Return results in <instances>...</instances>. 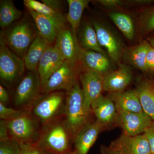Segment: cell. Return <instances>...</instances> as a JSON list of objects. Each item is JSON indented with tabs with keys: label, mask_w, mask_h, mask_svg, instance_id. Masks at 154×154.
Instances as JSON below:
<instances>
[{
	"label": "cell",
	"mask_w": 154,
	"mask_h": 154,
	"mask_svg": "<svg viewBox=\"0 0 154 154\" xmlns=\"http://www.w3.org/2000/svg\"><path fill=\"white\" fill-rule=\"evenodd\" d=\"M33 21L24 17L1 31L0 38L11 51L23 59L30 45L39 34Z\"/></svg>",
	"instance_id": "cell-1"
},
{
	"label": "cell",
	"mask_w": 154,
	"mask_h": 154,
	"mask_svg": "<svg viewBox=\"0 0 154 154\" xmlns=\"http://www.w3.org/2000/svg\"><path fill=\"white\" fill-rule=\"evenodd\" d=\"M72 139L63 118L42 126L37 143L39 147L53 154L71 152Z\"/></svg>",
	"instance_id": "cell-2"
},
{
	"label": "cell",
	"mask_w": 154,
	"mask_h": 154,
	"mask_svg": "<svg viewBox=\"0 0 154 154\" xmlns=\"http://www.w3.org/2000/svg\"><path fill=\"white\" fill-rule=\"evenodd\" d=\"M66 92L65 121L73 140L82 128L92 121V111L88 110L85 103L83 90L78 82Z\"/></svg>",
	"instance_id": "cell-3"
},
{
	"label": "cell",
	"mask_w": 154,
	"mask_h": 154,
	"mask_svg": "<svg viewBox=\"0 0 154 154\" xmlns=\"http://www.w3.org/2000/svg\"><path fill=\"white\" fill-rule=\"evenodd\" d=\"M65 105V91H56L42 94L28 111L41 127L63 118Z\"/></svg>",
	"instance_id": "cell-4"
},
{
	"label": "cell",
	"mask_w": 154,
	"mask_h": 154,
	"mask_svg": "<svg viewBox=\"0 0 154 154\" xmlns=\"http://www.w3.org/2000/svg\"><path fill=\"white\" fill-rule=\"evenodd\" d=\"M5 121L11 140L21 145L35 144L37 143L41 126L29 111L25 110L18 117Z\"/></svg>",
	"instance_id": "cell-5"
},
{
	"label": "cell",
	"mask_w": 154,
	"mask_h": 154,
	"mask_svg": "<svg viewBox=\"0 0 154 154\" xmlns=\"http://www.w3.org/2000/svg\"><path fill=\"white\" fill-rule=\"evenodd\" d=\"M24 60L13 52L0 38V79L7 87L14 85L22 79L25 73Z\"/></svg>",
	"instance_id": "cell-6"
},
{
	"label": "cell",
	"mask_w": 154,
	"mask_h": 154,
	"mask_svg": "<svg viewBox=\"0 0 154 154\" xmlns=\"http://www.w3.org/2000/svg\"><path fill=\"white\" fill-rule=\"evenodd\" d=\"M42 84L37 71H29L18 84L14 95L17 109L29 111L42 95Z\"/></svg>",
	"instance_id": "cell-7"
},
{
	"label": "cell",
	"mask_w": 154,
	"mask_h": 154,
	"mask_svg": "<svg viewBox=\"0 0 154 154\" xmlns=\"http://www.w3.org/2000/svg\"><path fill=\"white\" fill-rule=\"evenodd\" d=\"M80 74L79 67L65 60L42 86V93L69 90L79 82Z\"/></svg>",
	"instance_id": "cell-8"
},
{
	"label": "cell",
	"mask_w": 154,
	"mask_h": 154,
	"mask_svg": "<svg viewBox=\"0 0 154 154\" xmlns=\"http://www.w3.org/2000/svg\"><path fill=\"white\" fill-rule=\"evenodd\" d=\"M153 122L144 112H117L116 124L121 128L125 134L135 136L143 134Z\"/></svg>",
	"instance_id": "cell-9"
},
{
	"label": "cell",
	"mask_w": 154,
	"mask_h": 154,
	"mask_svg": "<svg viewBox=\"0 0 154 154\" xmlns=\"http://www.w3.org/2000/svg\"><path fill=\"white\" fill-rule=\"evenodd\" d=\"M109 146L122 154H151L149 145L144 133L130 136L122 133Z\"/></svg>",
	"instance_id": "cell-10"
},
{
	"label": "cell",
	"mask_w": 154,
	"mask_h": 154,
	"mask_svg": "<svg viewBox=\"0 0 154 154\" xmlns=\"http://www.w3.org/2000/svg\"><path fill=\"white\" fill-rule=\"evenodd\" d=\"M79 64L83 71L93 72L104 76L110 72V61L105 54L93 51L78 48Z\"/></svg>",
	"instance_id": "cell-11"
},
{
	"label": "cell",
	"mask_w": 154,
	"mask_h": 154,
	"mask_svg": "<svg viewBox=\"0 0 154 154\" xmlns=\"http://www.w3.org/2000/svg\"><path fill=\"white\" fill-rule=\"evenodd\" d=\"M92 23L96 30L100 46L105 48L113 61L119 62L123 53L121 42L119 38L109 28L101 22L94 21Z\"/></svg>",
	"instance_id": "cell-12"
},
{
	"label": "cell",
	"mask_w": 154,
	"mask_h": 154,
	"mask_svg": "<svg viewBox=\"0 0 154 154\" xmlns=\"http://www.w3.org/2000/svg\"><path fill=\"white\" fill-rule=\"evenodd\" d=\"M104 76L93 72L80 73L79 80L82 84L85 105L88 110L92 111L91 105L104 91Z\"/></svg>",
	"instance_id": "cell-13"
},
{
	"label": "cell",
	"mask_w": 154,
	"mask_h": 154,
	"mask_svg": "<svg viewBox=\"0 0 154 154\" xmlns=\"http://www.w3.org/2000/svg\"><path fill=\"white\" fill-rule=\"evenodd\" d=\"M105 127L97 120L92 121L83 127L73 140L75 150L78 154H88Z\"/></svg>",
	"instance_id": "cell-14"
},
{
	"label": "cell",
	"mask_w": 154,
	"mask_h": 154,
	"mask_svg": "<svg viewBox=\"0 0 154 154\" xmlns=\"http://www.w3.org/2000/svg\"><path fill=\"white\" fill-rule=\"evenodd\" d=\"M59 50L55 45H51L44 53L38 63L37 72L42 86L65 61Z\"/></svg>",
	"instance_id": "cell-15"
},
{
	"label": "cell",
	"mask_w": 154,
	"mask_h": 154,
	"mask_svg": "<svg viewBox=\"0 0 154 154\" xmlns=\"http://www.w3.org/2000/svg\"><path fill=\"white\" fill-rule=\"evenodd\" d=\"M133 75L128 66L120 64L114 71L110 72L104 76V91L109 94L123 92L132 81Z\"/></svg>",
	"instance_id": "cell-16"
},
{
	"label": "cell",
	"mask_w": 154,
	"mask_h": 154,
	"mask_svg": "<svg viewBox=\"0 0 154 154\" xmlns=\"http://www.w3.org/2000/svg\"><path fill=\"white\" fill-rule=\"evenodd\" d=\"M54 45L59 50L65 60L78 67V48L80 46L76 41L72 30L66 27L60 31Z\"/></svg>",
	"instance_id": "cell-17"
},
{
	"label": "cell",
	"mask_w": 154,
	"mask_h": 154,
	"mask_svg": "<svg viewBox=\"0 0 154 154\" xmlns=\"http://www.w3.org/2000/svg\"><path fill=\"white\" fill-rule=\"evenodd\" d=\"M91 109L96 120L104 126L116 124L117 111L112 100L101 95L92 103Z\"/></svg>",
	"instance_id": "cell-18"
},
{
	"label": "cell",
	"mask_w": 154,
	"mask_h": 154,
	"mask_svg": "<svg viewBox=\"0 0 154 154\" xmlns=\"http://www.w3.org/2000/svg\"><path fill=\"white\" fill-rule=\"evenodd\" d=\"M28 10L36 25L39 35L50 44L53 45L55 42L60 31L63 28L48 17L32 10Z\"/></svg>",
	"instance_id": "cell-19"
},
{
	"label": "cell",
	"mask_w": 154,
	"mask_h": 154,
	"mask_svg": "<svg viewBox=\"0 0 154 154\" xmlns=\"http://www.w3.org/2000/svg\"><path fill=\"white\" fill-rule=\"evenodd\" d=\"M109 97L114 103L117 112H144L135 90L109 94Z\"/></svg>",
	"instance_id": "cell-20"
},
{
	"label": "cell",
	"mask_w": 154,
	"mask_h": 154,
	"mask_svg": "<svg viewBox=\"0 0 154 154\" xmlns=\"http://www.w3.org/2000/svg\"><path fill=\"white\" fill-rule=\"evenodd\" d=\"M51 45L38 34L30 45L24 57L26 69L29 71H37L41 58Z\"/></svg>",
	"instance_id": "cell-21"
},
{
	"label": "cell",
	"mask_w": 154,
	"mask_h": 154,
	"mask_svg": "<svg viewBox=\"0 0 154 154\" xmlns=\"http://www.w3.org/2000/svg\"><path fill=\"white\" fill-rule=\"evenodd\" d=\"M77 36L80 47L83 49L93 51L106 55L105 51L99 44L96 30L92 22L83 23L81 28H79Z\"/></svg>",
	"instance_id": "cell-22"
},
{
	"label": "cell",
	"mask_w": 154,
	"mask_h": 154,
	"mask_svg": "<svg viewBox=\"0 0 154 154\" xmlns=\"http://www.w3.org/2000/svg\"><path fill=\"white\" fill-rule=\"evenodd\" d=\"M149 46L148 42L143 41L140 44L127 48L122 54L125 60L136 68L146 72Z\"/></svg>",
	"instance_id": "cell-23"
},
{
	"label": "cell",
	"mask_w": 154,
	"mask_h": 154,
	"mask_svg": "<svg viewBox=\"0 0 154 154\" xmlns=\"http://www.w3.org/2000/svg\"><path fill=\"white\" fill-rule=\"evenodd\" d=\"M135 91L143 111L154 122V83L149 80H143Z\"/></svg>",
	"instance_id": "cell-24"
},
{
	"label": "cell",
	"mask_w": 154,
	"mask_h": 154,
	"mask_svg": "<svg viewBox=\"0 0 154 154\" xmlns=\"http://www.w3.org/2000/svg\"><path fill=\"white\" fill-rule=\"evenodd\" d=\"M69 11L66 17V21L71 26V30L76 41L78 42L77 33L81 25L83 12L88 8L90 1L67 0Z\"/></svg>",
	"instance_id": "cell-25"
},
{
	"label": "cell",
	"mask_w": 154,
	"mask_h": 154,
	"mask_svg": "<svg viewBox=\"0 0 154 154\" xmlns=\"http://www.w3.org/2000/svg\"><path fill=\"white\" fill-rule=\"evenodd\" d=\"M23 3L28 10H32L48 17L62 28L66 27V23L67 22L66 17H64L61 11L53 8L42 2L36 0H24Z\"/></svg>",
	"instance_id": "cell-26"
},
{
	"label": "cell",
	"mask_w": 154,
	"mask_h": 154,
	"mask_svg": "<svg viewBox=\"0 0 154 154\" xmlns=\"http://www.w3.org/2000/svg\"><path fill=\"white\" fill-rule=\"evenodd\" d=\"M22 12L18 10L12 0L0 1V27L5 30L22 17Z\"/></svg>",
	"instance_id": "cell-27"
},
{
	"label": "cell",
	"mask_w": 154,
	"mask_h": 154,
	"mask_svg": "<svg viewBox=\"0 0 154 154\" xmlns=\"http://www.w3.org/2000/svg\"><path fill=\"white\" fill-rule=\"evenodd\" d=\"M110 19L129 40H132L134 36L135 29L133 22L128 15L120 12H111L109 14Z\"/></svg>",
	"instance_id": "cell-28"
},
{
	"label": "cell",
	"mask_w": 154,
	"mask_h": 154,
	"mask_svg": "<svg viewBox=\"0 0 154 154\" xmlns=\"http://www.w3.org/2000/svg\"><path fill=\"white\" fill-rule=\"evenodd\" d=\"M22 147L15 141L9 140L0 142V154H20Z\"/></svg>",
	"instance_id": "cell-29"
},
{
	"label": "cell",
	"mask_w": 154,
	"mask_h": 154,
	"mask_svg": "<svg viewBox=\"0 0 154 154\" xmlns=\"http://www.w3.org/2000/svg\"><path fill=\"white\" fill-rule=\"evenodd\" d=\"M142 29L144 33H148L154 30V5L144 14L141 21Z\"/></svg>",
	"instance_id": "cell-30"
},
{
	"label": "cell",
	"mask_w": 154,
	"mask_h": 154,
	"mask_svg": "<svg viewBox=\"0 0 154 154\" xmlns=\"http://www.w3.org/2000/svg\"><path fill=\"white\" fill-rule=\"evenodd\" d=\"M24 110L11 108L0 103V119L1 120L8 121L18 117L22 114Z\"/></svg>",
	"instance_id": "cell-31"
},
{
	"label": "cell",
	"mask_w": 154,
	"mask_h": 154,
	"mask_svg": "<svg viewBox=\"0 0 154 154\" xmlns=\"http://www.w3.org/2000/svg\"><path fill=\"white\" fill-rule=\"evenodd\" d=\"M22 147L20 154H44L45 151L35 144L21 145Z\"/></svg>",
	"instance_id": "cell-32"
},
{
	"label": "cell",
	"mask_w": 154,
	"mask_h": 154,
	"mask_svg": "<svg viewBox=\"0 0 154 154\" xmlns=\"http://www.w3.org/2000/svg\"><path fill=\"white\" fill-rule=\"evenodd\" d=\"M146 72L154 74V49L150 44L147 56Z\"/></svg>",
	"instance_id": "cell-33"
},
{
	"label": "cell",
	"mask_w": 154,
	"mask_h": 154,
	"mask_svg": "<svg viewBox=\"0 0 154 154\" xmlns=\"http://www.w3.org/2000/svg\"><path fill=\"white\" fill-rule=\"evenodd\" d=\"M144 134H145L149 145L151 154H154V122L146 130Z\"/></svg>",
	"instance_id": "cell-34"
},
{
	"label": "cell",
	"mask_w": 154,
	"mask_h": 154,
	"mask_svg": "<svg viewBox=\"0 0 154 154\" xmlns=\"http://www.w3.org/2000/svg\"><path fill=\"white\" fill-rule=\"evenodd\" d=\"M11 140L9 138L8 128L4 120H0V142Z\"/></svg>",
	"instance_id": "cell-35"
},
{
	"label": "cell",
	"mask_w": 154,
	"mask_h": 154,
	"mask_svg": "<svg viewBox=\"0 0 154 154\" xmlns=\"http://www.w3.org/2000/svg\"><path fill=\"white\" fill-rule=\"evenodd\" d=\"M97 2L107 8H111L122 6V2L119 0H99Z\"/></svg>",
	"instance_id": "cell-36"
},
{
	"label": "cell",
	"mask_w": 154,
	"mask_h": 154,
	"mask_svg": "<svg viewBox=\"0 0 154 154\" xmlns=\"http://www.w3.org/2000/svg\"><path fill=\"white\" fill-rule=\"evenodd\" d=\"M9 95L7 90L2 84L0 85V103L6 105L9 101Z\"/></svg>",
	"instance_id": "cell-37"
},
{
	"label": "cell",
	"mask_w": 154,
	"mask_h": 154,
	"mask_svg": "<svg viewBox=\"0 0 154 154\" xmlns=\"http://www.w3.org/2000/svg\"><path fill=\"white\" fill-rule=\"evenodd\" d=\"M42 2L50 6L53 8L57 10V11H61V2L59 1H54V0H42Z\"/></svg>",
	"instance_id": "cell-38"
},
{
	"label": "cell",
	"mask_w": 154,
	"mask_h": 154,
	"mask_svg": "<svg viewBox=\"0 0 154 154\" xmlns=\"http://www.w3.org/2000/svg\"><path fill=\"white\" fill-rule=\"evenodd\" d=\"M101 154H122L120 152L113 149L110 146H102L100 149Z\"/></svg>",
	"instance_id": "cell-39"
},
{
	"label": "cell",
	"mask_w": 154,
	"mask_h": 154,
	"mask_svg": "<svg viewBox=\"0 0 154 154\" xmlns=\"http://www.w3.org/2000/svg\"><path fill=\"white\" fill-rule=\"evenodd\" d=\"M129 2L131 3H133L134 5H151L154 2V1H152V0H136V1H129Z\"/></svg>",
	"instance_id": "cell-40"
},
{
	"label": "cell",
	"mask_w": 154,
	"mask_h": 154,
	"mask_svg": "<svg viewBox=\"0 0 154 154\" xmlns=\"http://www.w3.org/2000/svg\"><path fill=\"white\" fill-rule=\"evenodd\" d=\"M149 44L154 49V36L151 37L149 39V41L148 42Z\"/></svg>",
	"instance_id": "cell-41"
},
{
	"label": "cell",
	"mask_w": 154,
	"mask_h": 154,
	"mask_svg": "<svg viewBox=\"0 0 154 154\" xmlns=\"http://www.w3.org/2000/svg\"><path fill=\"white\" fill-rule=\"evenodd\" d=\"M67 154H78V153L75 150H73L71 152Z\"/></svg>",
	"instance_id": "cell-42"
},
{
	"label": "cell",
	"mask_w": 154,
	"mask_h": 154,
	"mask_svg": "<svg viewBox=\"0 0 154 154\" xmlns=\"http://www.w3.org/2000/svg\"><path fill=\"white\" fill-rule=\"evenodd\" d=\"M44 154H53L51 153L48 152H45V153Z\"/></svg>",
	"instance_id": "cell-43"
}]
</instances>
